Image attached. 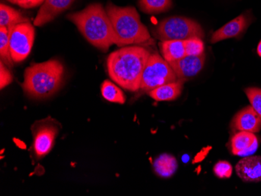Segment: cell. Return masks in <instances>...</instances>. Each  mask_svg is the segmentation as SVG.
I'll list each match as a JSON object with an SVG mask.
<instances>
[{"mask_svg": "<svg viewBox=\"0 0 261 196\" xmlns=\"http://www.w3.org/2000/svg\"><path fill=\"white\" fill-rule=\"evenodd\" d=\"M253 21L250 14H243L224 24L213 33L211 42L215 44L232 38H240Z\"/></svg>", "mask_w": 261, "mask_h": 196, "instance_id": "obj_9", "label": "cell"}, {"mask_svg": "<svg viewBox=\"0 0 261 196\" xmlns=\"http://www.w3.org/2000/svg\"><path fill=\"white\" fill-rule=\"evenodd\" d=\"M121 46L140 45L151 40L147 27L142 24L140 16L133 7H117L109 2L105 7Z\"/></svg>", "mask_w": 261, "mask_h": 196, "instance_id": "obj_4", "label": "cell"}, {"mask_svg": "<svg viewBox=\"0 0 261 196\" xmlns=\"http://www.w3.org/2000/svg\"><path fill=\"white\" fill-rule=\"evenodd\" d=\"M10 45L14 64L25 61L31 53L35 41V31L30 21L17 24L10 29Z\"/></svg>", "mask_w": 261, "mask_h": 196, "instance_id": "obj_8", "label": "cell"}, {"mask_svg": "<svg viewBox=\"0 0 261 196\" xmlns=\"http://www.w3.org/2000/svg\"><path fill=\"white\" fill-rule=\"evenodd\" d=\"M150 54L147 49L139 45L123 46L111 52L107 61L111 80L125 90H140L142 74Z\"/></svg>", "mask_w": 261, "mask_h": 196, "instance_id": "obj_1", "label": "cell"}, {"mask_svg": "<svg viewBox=\"0 0 261 196\" xmlns=\"http://www.w3.org/2000/svg\"><path fill=\"white\" fill-rule=\"evenodd\" d=\"M13 81V76L8 67L0 61V88L4 89Z\"/></svg>", "mask_w": 261, "mask_h": 196, "instance_id": "obj_25", "label": "cell"}, {"mask_svg": "<svg viewBox=\"0 0 261 196\" xmlns=\"http://www.w3.org/2000/svg\"><path fill=\"white\" fill-rule=\"evenodd\" d=\"M60 129L61 124L51 118L36 121L32 126L31 130L33 135L32 151L36 159H42L50 153Z\"/></svg>", "mask_w": 261, "mask_h": 196, "instance_id": "obj_7", "label": "cell"}, {"mask_svg": "<svg viewBox=\"0 0 261 196\" xmlns=\"http://www.w3.org/2000/svg\"><path fill=\"white\" fill-rule=\"evenodd\" d=\"M67 18L75 24L86 40L97 49L106 52L111 45L121 46V41L102 4H90L79 12L67 14Z\"/></svg>", "mask_w": 261, "mask_h": 196, "instance_id": "obj_2", "label": "cell"}, {"mask_svg": "<svg viewBox=\"0 0 261 196\" xmlns=\"http://www.w3.org/2000/svg\"><path fill=\"white\" fill-rule=\"evenodd\" d=\"M74 1L75 0H45L34 20V26L41 27L53 21L60 14L68 10Z\"/></svg>", "mask_w": 261, "mask_h": 196, "instance_id": "obj_11", "label": "cell"}, {"mask_svg": "<svg viewBox=\"0 0 261 196\" xmlns=\"http://www.w3.org/2000/svg\"><path fill=\"white\" fill-rule=\"evenodd\" d=\"M10 32L8 27H0V58L5 65L12 68L14 62L10 52Z\"/></svg>", "mask_w": 261, "mask_h": 196, "instance_id": "obj_21", "label": "cell"}, {"mask_svg": "<svg viewBox=\"0 0 261 196\" xmlns=\"http://www.w3.org/2000/svg\"><path fill=\"white\" fill-rule=\"evenodd\" d=\"M256 52H257L258 55L261 57V41L259 42V44H258Z\"/></svg>", "mask_w": 261, "mask_h": 196, "instance_id": "obj_27", "label": "cell"}, {"mask_svg": "<svg viewBox=\"0 0 261 196\" xmlns=\"http://www.w3.org/2000/svg\"><path fill=\"white\" fill-rule=\"evenodd\" d=\"M154 37L162 41H185L193 38L203 39V27L193 19L185 17H171L164 19L152 31Z\"/></svg>", "mask_w": 261, "mask_h": 196, "instance_id": "obj_5", "label": "cell"}, {"mask_svg": "<svg viewBox=\"0 0 261 196\" xmlns=\"http://www.w3.org/2000/svg\"><path fill=\"white\" fill-rule=\"evenodd\" d=\"M172 5V0H139V8L142 12L147 14L166 12Z\"/></svg>", "mask_w": 261, "mask_h": 196, "instance_id": "obj_19", "label": "cell"}, {"mask_svg": "<svg viewBox=\"0 0 261 196\" xmlns=\"http://www.w3.org/2000/svg\"><path fill=\"white\" fill-rule=\"evenodd\" d=\"M177 80L169 63L158 53L150 54L142 74L140 90L149 92L163 85Z\"/></svg>", "mask_w": 261, "mask_h": 196, "instance_id": "obj_6", "label": "cell"}, {"mask_svg": "<svg viewBox=\"0 0 261 196\" xmlns=\"http://www.w3.org/2000/svg\"><path fill=\"white\" fill-rule=\"evenodd\" d=\"M245 93L250 101L252 107L261 118V89L254 87L247 88L245 89Z\"/></svg>", "mask_w": 261, "mask_h": 196, "instance_id": "obj_23", "label": "cell"}, {"mask_svg": "<svg viewBox=\"0 0 261 196\" xmlns=\"http://www.w3.org/2000/svg\"><path fill=\"white\" fill-rule=\"evenodd\" d=\"M258 146L259 142L254 133L239 131L231 138V153L236 156H251L256 151Z\"/></svg>", "mask_w": 261, "mask_h": 196, "instance_id": "obj_14", "label": "cell"}, {"mask_svg": "<svg viewBox=\"0 0 261 196\" xmlns=\"http://www.w3.org/2000/svg\"><path fill=\"white\" fill-rule=\"evenodd\" d=\"M206 54L199 55H186L178 61L169 63L177 79L186 81L197 75L204 66Z\"/></svg>", "mask_w": 261, "mask_h": 196, "instance_id": "obj_10", "label": "cell"}, {"mask_svg": "<svg viewBox=\"0 0 261 196\" xmlns=\"http://www.w3.org/2000/svg\"><path fill=\"white\" fill-rule=\"evenodd\" d=\"M153 169L158 176L164 178H171L177 171V162L172 155L164 153L154 161Z\"/></svg>", "mask_w": 261, "mask_h": 196, "instance_id": "obj_17", "label": "cell"}, {"mask_svg": "<svg viewBox=\"0 0 261 196\" xmlns=\"http://www.w3.org/2000/svg\"><path fill=\"white\" fill-rule=\"evenodd\" d=\"M185 80L177 79L174 82L163 85L160 87L149 91V96L158 102L172 101L179 97L183 90Z\"/></svg>", "mask_w": 261, "mask_h": 196, "instance_id": "obj_15", "label": "cell"}, {"mask_svg": "<svg viewBox=\"0 0 261 196\" xmlns=\"http://www.w3.org/2000/svg\"><path fill=\"white\" fill-rule=\"evenodd\" d=\"M24 22H29V19L22 15L15 9L1 4L0 5V27H8L10 29L17 24H21Z\"/></svg>", "mask_w": 261, "mask_h": 196, "instance_id": "obj_18", "label": "cell"}, {"mask_svg": "<svg viewBox=\"0 0 261 196\" xmlns=\"http://www.w3.org/2000/svg\"><path fill=\"white\" fill-rule=\"evenodd\" d=\"M159 46L161 55L167 62L178 61L186 55L184 41H162L160 42Z\"/></svg>", "mask_w": 261, "mask_h": 196, "instance_id": "obj_16", "label": "cell"}, {"mask_svg": "<svg viewBox=\"0 0 261 196\" xmlns=\"http://www.w3.org/2000/svg\"><path fill=\"white\" fill-rule=\"evenodd\" d=\"M214 173L218 178H229L232 175V166L227 161H219L214 166Z\"/></svg>", "mask_w": 261, "mask_h": 196, "instance_id": "obj_24", "label": "cell"}, {"mask_svg": "<svg viewBox=\"0 0 261 196\" xmlns=\"http://www.w3.org/2000/svg\"><path fill=\"white\" fill-rule=\"evenodd\" d=\"M64 75L65 69L58 60L34 64L24 71L22 88L32 99L50 97L61 89Z\"/></svg>", "mask_w": 261, "mask_h": 196, "instance_id": "obj_3", "label": "cell"}, {"mask_svg": "<svg viewBox=\"0 0 261 196\" xmlns=\"http://www.w3.org/2000/svg\"><path fill=\"white\" fill-rule=\"evenodd\" d=\"M7 1L24 9L35 8L42 6L45 2V0H7Z\"/></svg>", "mask_w": 261, "mask_h": 196, "instance_id": "obj_26", "label": "cell"}, {"mask_svg": "<svg viewBox=\"0 0 261 196\" xmlns=\"http://www.w3.org/2000/svg\"><path fill=\"white\" fill-rule=\"evenodd\" d=\"M239 178L246 183L261 181V156H244L236 166Z\"/></svg>", "mask_w": 261, "mask_h": 196, "instance_id": "obj_13", "label": "cell"}, {"mask_svg": "<svg viewBox=\"0 0 261 196\" xmlns=\"http://www.w3.org/2000/svg\"><path fill=\"white\" fill-rule=\"evenodd\" d=\"M101 93L106 100L114 103L124 104L126 101L124 92L118 86L110 80H104L101 86Z\"/></svg>", "mask_w": 261, "mask_h": 196, "instance_id": "obj_20", "label": "cell"}, {"mask_svg": "<svg viewBox=\"0 0 261 196\" xmlns=\"http://www.w3.org/2000/svg\"><path fill=\"white\" fill-rule=\"evenodd\" d=\"M186 55H199L204 53V43L203 40L199 38L185 40Z\"/></svg>", "mask_w": 261, "mask_h": 196, "instance_id": "obj_22", "label": "cell"}, {"mask_svg": "<svg viewBox=\"0 0 261 196\" xmlns=\"http://www.w3.org/2000/svg\"><path fill=\"white\" fill-rule=\"evenodd\" d=\"M231 127L234 131L255 134L261 130V118L251 106H246L236 114L231 121Z\"/></svg>", "mask_w": 261, "mask_h": 196, "instance_id": "obj_12", "label": "cell"}]
</instances>
